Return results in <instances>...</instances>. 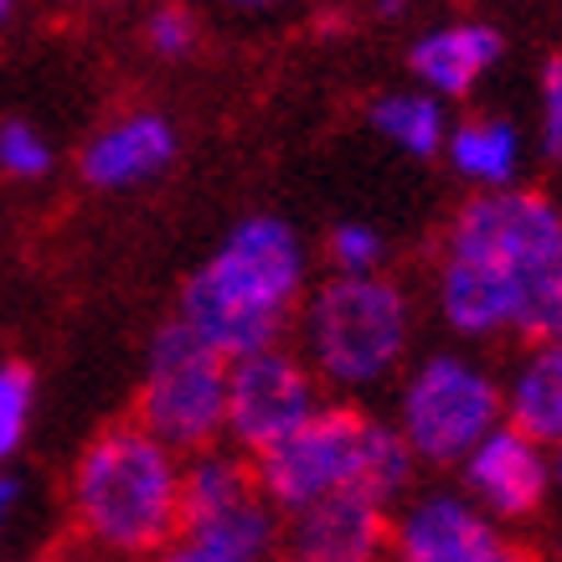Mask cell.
<instances>
[{
    "label": "cell",
    "mask_w": 562,
    "mask_h": 562,
    "mask_svg": "<svg viewBox=\"0 0 562 562\" xmlns=\"http://www.w3.org/2000/svg\"><path fill=\"white\" fill-rule=\"evenodd\" d=\"M506 418V392L480 361L439 351L424 357L397 392V434L418 464H460Z\"/></svg>",
    "instance_id": "6"
},
{
    "label": "cell",
    "mask_w": 562,
    "mask_h": 562,
    "mask_svg": "<svg viewBox=\"0 0 562 562\" xmlns=\"http://www.w3.org/2000/svg\"><path fill=\"white\" fill-rule=\"evenodd\" d=\"M32 403H36V382L26 367L5 361L0 367V464L11 460L32 428Z\"/></svg>",
    "instance_id": "18"
},
{
    "label": "cell",
    "mask_w": 562,
    "mask_h": 562,
    "mask_svg": "<svg viewBox=\"0 0 562 562\" xmlns=\"http://www.w3.org/2000/svg\"><path fill=\"white\" fill-rule=\"evenodd\" d=\"M176 150H181V139H176L171 120L135 109V114H120L88 139L83 155H78V176L99 191H130L155 181L176 160Z\"/></svg>",
    "instance_id": "12"
},
{
    "label": "cell",
    "mask_w": 562,
    "mask_h": 562,
    "mask_svg": "<svg viewBox=\"0 0 562 562\" xmlns=\"http://www.w3.org/2000/svg\"><path fill=\"white\" fill-rule=\"evenodd\" d=\"M537 135H542V155L562 166V52L537 78Z\"/></svg>",
    "instance_id": "21"
},
{
    "label": "cell",
    "mask_w": 562,
    "mask_h": 562,
    "mask_svg": "<svg viewBox=\"0 0 562 562\" xmlns=\"http://www.w3.org/2000/svg\"><path fill=\"white\" fill-rule=\"evenodd\" d=\"M11 16H16V0H0V26H5Z\"/></svg>",
    "instance_id": "25"
},
{
    "label": "cell",
    "mask_w": 562,
    "mask_h": 562,
    "mask_svg": "<svg viewBox=\"0 0 562 562\" xmlns=\"http://www.w3.org/2000/svg\"><path fill=\"white\" fill-rule=\"evenodd\" d=\"M367 124L387 139L392 150L413 155V160H428V155L443 150V135H449V109H443L439 93L418 88H397V93H382V99L367 109Z\"/></svg>",
    "instance_id": "17"
},
{
    "label": "cell",
    "mask_w": 562,
    "mask_h": 562,
    "mask_svg": "<svg viewBox=\"0 0 562 562\" xmlns=\"http://www.w3.org/2000/svg\"><path fill=\"white\" fill-rule=\"evenodd\" d=\"M325 254H330V269L336 273H376L382 258H387V243L367 222H341L330 233V243H325Z\"/></svg>",
    "instance_id": "20"
},
{
    "label": "cell",
    "mask_w": 562,
    "mask_h": 562,
    "mask_svg": "<svg viewBox=\"0 0 562 562\" xmlns=\"http://www.w3.org/2000/svg\"><path fill=\"white\" fill-rule=\"evenodd\" d=\"M506 418L516 428H527L531 439L558 443L562 439V336L537 341L527 361L506 382Z\"/></svg>",
    "instance_id": "16"
},
{
    "label": "cell",
    "mask_w": 562,
    "mask_h": 562,
    "mask_svg": "<svg viewBox=\"0 0 562 562\" xmlns=\"http://www.w3.org/2000/svg\"><path fill=\"white\" fill-rule=\"evenodd\" d=\"M439 155L449 160V171L460 176L464 187L495 191V187H516V176L527 166V139L501 114H475V120L449 124Z\"/></svg>",
    "instance_id": "15"
},
{
    "label": "cell",
    "mask_w": 562,
    "mask_h": 562,
    "mask_svg": "<svg viewBox=\"0 0 562 562\" xmlns=\"http://www.w3.org/2000/svg\"><path fill=\"white\" fill-rule=\"evenodd\" d=\"M460 480L464 495L480 512H491L501 527L531 521L552 495V443L531 439L527 428L501 418L460 460Z\"/></svg>",
    "instance_id": "9"
},
{
    "label": "cell",
    "mask_w": 562,
    "mask_h": 562,
    "mask_svg": "<svg viewBox=\"0 0 562 562\" xmlns=\"http://www.w3.org/2000/svg\"><path fill=\"white\" fill-rule=\"evenodd\" d=\"M387 547L403 562H506L512 537L464 491H434L403 506Z\"/></svg>",
    "instance_id": "10"
},
{
    "label": "cell",
    "mask_w": 562,
    "mask_h": 562,
    "mask_svg": "<svg viewBox=\"0 0 562 562\" xmlns=\"http://www.w3.org/2000/svg\"><path fill=\"white\" fill-rule=\"evenodd\" d=\"M321 376L310 372L305 357L284 346H258L243 357H227V413L222 434L238 443L243 454H263L269 443L305 424L321 408Z\"/></svg>",
    "instance_id": "8"
},
{
    "label": "cell",
    "mask_w": 562,
    "mask_h": 562,
    "mask_svg": "<svg viewBox=\"0 0 562 562\" xmlns=\"http://www.w3.org/2000/svg\"><path fill=\"white\" fill-rule=\"evenodd\" d=\"M408 63H413V78L428 93L464 99L501 63V32L485 26V21H449V26H434V32H424L413 42Z\"/></svg>",
    "instance_id": "14"
},
{
    "label": "cell",
    "mask_w": 562,
    "mask_h": 562,
    "mask_svg": "<svg viewBox=\"0 0 562 562\" xmlns=\"http://www.w3.org/2000/svg\"><path fill=\"white\" fill-rule=\"evenodd\" d=\"M16 501H21V480L0 475V537H5V521H11V512H16Z\"/></svg>",
    "instance_id": "23"
},
{
    "label": "cell",
    "mask_w": 562,
    "mask_h": 562,
    "mask_svg": "<svg viewBox=\"0 0 562 562\" xmlns=\"http://www.w3.org/2000/svg\"><path fill=\"white\" fill-rule=\"evenodd\" d=\"M305 243L290 222L243 217L217 254L191 273L181 321L222 357L273 346L305 300Z\"/></svg>",
    "instance_id": "2"
},
{
    "label": "cell",
    "mask_w": 562,
    "mask_h": 562,
    "mask_svg": "<svg viewBox=\"0 0 562 562\" xmlns=\"http://www.w3.org/2000/svg\"><path fill=\"white\" fill-rule=\"evenodd\" d=\"M552 491H562V439L552 443Z\"/></svg>",
    "instance_id": "24"
},
{
    "label": "cell",
    "mask_w": 562,
    "mask_h": 562,
    "mask_svg": "<svg viewBox=\"0 0 562 562\" xmlns=\"http://www.w3.org/2000/svg\"><path fill=\"white\" fill-rule=\"evenodd\" d=\"M222 413H227V357L176 315L150 341L139 382V424L160 443H171L176 454H191L222 439Z\"/></svg>",
    "instance_id": "7"
},
{
    "label": "cell",
    "mask_w": 562,
    "mask_h": 562,
    "mask_svg": "<svg viewBox=\"0 0 562 562\" xmlns=\"http://www.w3.org/2000/svg\"><path fill=\"white\" fill-rule=\"evenodd\" d=\"M145 42H150L155 57H187L196 47V21L181 11V5H160L145 26Z\"/></svg>",
    "instance_id": "22"
},
{
    "label": "cell",
    "mask_w": 562,
    "mask_h": 562,
    "mask_svg": "<svg viewBox=\"0 0 562 562\" xmlns=\"http://www.w3.org/2000/svg\"><path fill=\"white\" fill-rule=\"evenodd\" d=\"M72 521L103 552H160L181 527V460L145 424L103 428L72 470Z\"/></svg>",
    "instance_id": "4"
},
{
    "label": "cell",
    "mask_w": 562,
    "mask_h": 562,
    "mask_svg": "<svg viewBox=\"0 0 562 562\" xmlns=\"http://www.w3.org/2000/svg\"><path fill=\"white\" fill-rule=\"evenodd\" d=\"M171 542L181 562H263L284 542V516L263 491H248L202 516H181Z\"/></svg>",
    "instance_id": "13"
},
{
    "label": "cell",
    "mask_w": 562,
    "mask_h": 562,
    "mask_svg": "<svg viewBox=\"0 0 562 562\" xmlns=\"http://www.w3.org/2000/svg\"><path fill=\"white\" fill-rule=\"evenodd\" d=\"M254 475L279 516L305 512L336 491H361L382 506H397L418 475V454L397 434V424H382L341 403H321L294 434L254 454Z\"/></svg>",
    "instance_id": "3"
},
{
    "label": "cell",
    "mask_w": 562,
    "mask_h": 562,
    "mask_svg": "<svg viewBox=\"0 0 562 562\" xmlns=\"http://www.w3.org/2000/svg\"><path fill=\"white\" fill-rule=\"evenodd\" d=\"M233 5H254L258 11V5H279V0H233Z\"/></svg>",
    "instance_id": "26"
},
{
    "label": "cell",
    "mask_w": 562,
    "mask_h": 562,
    "mask_svg": "<svg viewBox=\"0 0 562 562\" xmlns=\"http://www.w3.org/2000/svg\"><path fill=\"white\" fill-rule=\"evenodd\" d=\"M0 171L11 181H42L52 171V145L47 135H36L32 124H0Z\"/></svg>",
    "instance_id": "19"
},
{
    "label": "cell",
    "mask_w": 562,
    "mask_h": 562,
    "mask_svg": "<svg viewBox=\"0 0 562 562\" xmlns=\"http://www.w3.org/2000/svg\"><path fill=\"white\" fill-rule=\"evenodd\" d=\"M413 341V305L392 279L376 273H330L300 300V357L336 392L382 387Z\"/></svg>",
    "instance_id": "5"
},
{
    "label": "cell",
    "mask_w": 562,
    "mask_h": 562,
    "mask_svg": "<svg viewBox=\"0 0 562 562\" xmlns=\"http://www.w3.org/2000/svg\"><path fill=\"white\" fill-rule=\"evenodd\" d=\"M392 506L361 491H336L290 516V552L305 562H372L387 547Z\"/></svg>",
    "instance_id": "11"
},
{
    "label": "cell",
    "mask_w": 562,
    "mask_h": 562,
    "mask_svg": "<svg viewBox=\"0 0 562 562\" xmlns=\"http://www.w3.org/2000/svg\"><path fill=\"white\" fill-rule=\"evenodd\" d=\"M434 300L464 341L562 336V206L527 187L475 191L449 222Z\"/></svg>",
    "instance_id": "1"
}]
</instances>
